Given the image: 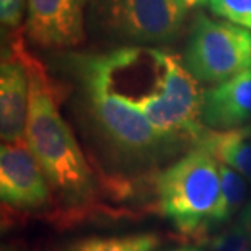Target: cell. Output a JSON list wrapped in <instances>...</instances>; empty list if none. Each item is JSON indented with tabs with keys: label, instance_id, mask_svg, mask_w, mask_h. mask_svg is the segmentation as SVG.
<instances>
[{
	"label": "cell",
	"instance_id": "1",
	"mask_svg": "<svg viewBox=\"0 0 251 251\" xmlns=\"http://www.w3.org/2000/svg\"><path fill=\"white\" fill-rule=\"evenodd\" d=\"M29 80V106L25 140L41 165L51 188L65 204L83 207L93 201V175L69 124L61 116L56 92L43 64L15 43Z\"/></svg>",
	"mask_w": 251,
	"mask_h": 251
},
{
	"label": "cell",
	"instance_id": "2",
	"mask_svg": "<svg viewBox=\"0 0 251 251\" xmlns=\"http://www.w3.org/2000/svg\"><path fill=\"white\" fill-rule=\"evenodd\" d=\"M155 188L160 212L183 235H204L217 225L222 198L219 160L202 145L165 168Z\"/></svg>",
	"mask_w": 251,
	"mask_h": 251
},
{
	"label": "cell",
	"instance_id": "3",
	"mask_svg": "<svg viewBox=\"0 0 251 251\" xmlns=\"http://www.w3.org/2000/svg\"><path fill=\"white\" fill-rule=\"evenodd\" d=\"M124 98L165 139L188 137L198 144L205 134L201 121L204 92L178 56L160 51V67L153 92Z\"/></svg>",
	"mask_w": 251,
	"mask_h": 251
},
{
	"label": "cell",
	"instance_id": "4",
	"mask_svg": "<svg viewBox=\"0 0 251 251\" xmlns=\"http://www.w3.org/2000/svg\"><path fill=\"white\" fill-rule=\"evenodd\" d=\"M183 64L198 82L222 83L251 67V31L227 20L198 15Z\"/></svg>",
	"mask_w": 251,
	"mask_h": 251
},
{
	"label": "cell",
	"instance_id": "5",
	"mask_svg": "<svg viewBox=\"0 0 251 251\" xmlns=\"http://www.w3.org/2000/svg\"><path fill=\"white\" fill-rule=\"evenodd\" d=\"M95 15L113 39L147 46L173 41L186 8L176 0H97Z\"/></svg>",
	"mask_w": 251,
	"mask_h": 251
},
{
	"label": "cell",
	"instance_id": "6",
	"mask_svg": "<svg viewBox=\"0 0 251 251\" xmlns=\"http://www.w3.org/2000/svg\"><path fill=\"white\" fill-rule=\"evenodd\" d=\"M83 70L95 118L114 144L127 152L144 153L157 149L163 142L165 137L157 132L149 119L123 95L109 88L98 57L85 61Z\"/></svg>",
	"mask_w": 251,
	"mask_h": 251
},
{
	"label": "cell",
	"instance_id": "7",
	"mask_svg": "<svg viewBox=\"0 0 251 251\" xmlns=\"http://www.w3.org/2000/svg\"><path fill=\"white\" fill-rule=\"evenodd\" d=\"M0 194L10 207L43 209L51 201V188L26 140L3 142L0 150Z\"/></svg>",
	"mask_w": 251,
	"mask_h": 251
},
{
	"label": "cell",
	"instance_id": "8",
	"mask_svg": "<svg viewBox=\"0 0 251 251\" xmlns=\"http://www.w3.org/2000/svg\"><path fill=\"white\" fill-rule=\"evenodd\" d=\"M88 0H28L26 33L43 48H72L85 39Z\"/></svg>",
	"mask_w": 251,
	"mask_h": 251
},
{
	"label": "cell",
	"instance_id": "9",
	"mask_svg": "<svg viewBox=\"0 0 251 251\" xmlns=\"http://www.w3.org/2000/svg\"><path fill=\"white\" fill-rule=\"evenodd\" d=\"M201 121L220 132L251 127V67L205 90Z\"/></svg>",
	"mask_w": 251,
	"mask_h": 251
},
{
	"label": "cell",
	"instance_id": "10",
	"mask_svg": "<svg viewBox=\"0 0 251 251\" xmlns=\"http://www.w3.org/2000/svg\"><path fill=\"white\" fill-rule=\"evenodd\" d=\"M29 106V80L25 62L13 46L12 57L0 67V135L2 142L25 140Z\"/></svg>",
	"mask_w": 251,
	"mask_h": 251
},
{
	"label": "cell",
	"instance_id": "11",
	"mask_svg": "<svg viewBox=\"0 0 251 251\" xmlns=\"http://www.w3.org/2000/svg\"><path fill=\"white\" fill-rule=\"evenodd\" d=\"M198 145H202L222 162L242 175L251 184V137L243 129L205 130Z\"/></svg>",
	"mask_w": 251,
	"mask_h": 251
},
{
	"label": "cell",
	"instance_id": "12",
	"mask_svg": "<svg viewBox=\"0 0 251 251\" xmlns=\"http://www.w3.org/2000/svg\"><path fill=\"white\" fill-rule=\"evenodd\" d=\"M220 170V207L217 214V225L228 222L235 214L242 209L248 198V184L242 175L232 167L219 162Z\"/></svg>",
	"mask_w": 251,
	"mask_h": 251
},
{
	"label": "cell",
	"instance_id": "13",
	"mask_svg": "<svg viewBox=\"0 0 251 251\" xmlns=\"http://www.w3.org/2000/svg\"><path fill=\"white\" fill-rule=\"evenodd\" d=\"M250 242L251 240L247 232L242 228V225L237 224L205 238L202 251H247Z\"/></svg>",
	"mask_w": 251,
	"mask_h": 251
},
{
	"label": "cell",
	"instance_id": "14",
	"mask_svg": "<svg viewBox=\"0 0 251 251\" xmlns=\"http://www.w3.org/2000/svg\"><path fill=\"white\" fill-rule=\"evenodd\" d=\"M210 12L251 31V0H209Z\"/></svg>",
	"mask_w": 251,
	"mask_h": 251
},
{
	"label": "cell",
	"instance_id": "15",
	"mask_svg": "<svg viewBox=\"0 0 251 251\" xmlns=\"http://www.w3.org/2000/svg\"><path fill=\"white\" fill-rule=\"evenodd\" d=\"M64 251H124L123 238L90 237L69 245Z\"/></svg>",
	"mask_w": 251,
	"mask_h": 251
},
{
	"label": "cell",
	"instance_id": "16",
	"mask_svg": "<svg viewBox=\"0 0 251 251\" xmlns=\"http://www.w3.org/2000/svg\"><path fill=\"white\" fill-rule=\"evenodd\" d=\"M25 0H0V20L3 26L17 28L23 18Z\"/></svg>",
	"mask_w": 251,
	"mask_h": 251
},
{
	"label": "cell",
	"instance_id": "17",
	"mask_svg": "<svg viewBox=\"0 0 251 251\" xmlns=\"http://www.w3.org/2000/svg\"><path fill=\"white\" fill-rule=\"evenodd\" d=\"M123 243H124V251H158L160 248L158 238L150 233L123 237Z\"/></svg>",
	"mask_w": 251,
	"mask_h": 251
},
{
	"label": "cell",
	"instance_id": "18",
	"mask_svg": "<svg viewBox=\"0 0 251 251\" xmlns=\"http://www.w3.org/2000/svg\"><path fill=\"white\" fill-rule=\"evenodd\" d=\"M238 224L242 225V228L247 232L248 238L251 240V202L242 210V214H240V219H238Z\"/></svg>",
	"mask_w": 251,
	"mask_h": 251
},
{
	"label": "cell",
	"instance_id": "19",
	"mask_svg": "<svg viewBox=\"0 0 251 251\" xmlns=\"http://www.w3.org/2000/svg\"><path fill=\"white\" fill-rule=\"evenodd\" d=\"M178 3H181L184 8H194V7H199V5H204V3H209V0H176Z\"/></svg>",
	"mask_w": 251,
	"mask_h": 251
},
{
	"label": "cell",
	"instance_id": "20",
	"mask_svg": "<svg viewBox=\"0 0 251 251\" xmlns=\"http://www.w3.org/2000/svg\"><path fill=\"white\" fill-rule=\"evenodd\" d=\"M170 251H202V250H198V248H189V247H183V248L170 250Z\"/></svg>",
	"mask_w": 251,
	"mask_h": 251
},
{
	"label": "cell",
	"instance_id": "21",
	"mask_svg": "<svg viewBox=\"0 0 251 251\" xmlns=\"http://www.w3.org/2000/svg\"><path fill=\"white\" fill-rule=\"evenodd\" d=\"M243 130H245V134L250 135V137H251V127H245Z\"/></svg>",
	"mask_w": 251,
	"mask_h": 251
},
{
	"label": "cell",
	"instance_id": "22",
	"mask_svg": "<svg viewBox=\"0 0 251 251\" xmlns=\"http://www.w3.org/2000/svg\"><path fill=\"white\" fill-rule=\"evenodd\" d=\"M247 251H251V247H250V248H248V250H247Z\"/></svg>",
	"mask_w": 251,
	"mask_h": 251
}]
</instances>
